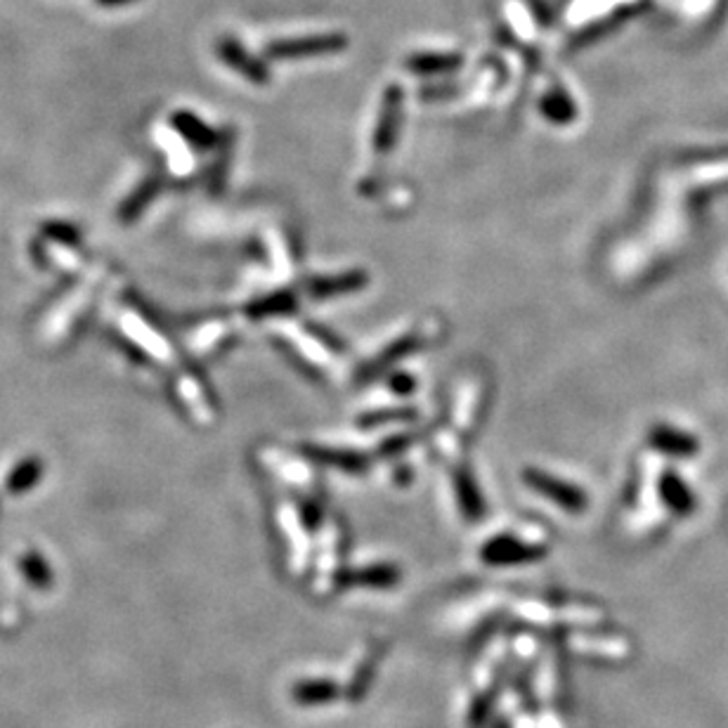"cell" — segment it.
<instances>
[{"label":"cell","instance_id":"6","mask_svg":"<svg viewBox=\"0 0 728 728\" xmlns=\"http://www.w3.org/2000/svg\"><path fill=\"white\" fill-rule=\"evenodd\" d=\"M341 688L331 679H301L291 688V698L301 707H324L338 700Z\"/></svg>","mask_w":728,"mask_h":728},{"label":"cell","instance_id":"2","mask_svg":"<svg viewBox=\"0 0 728 728\" xmlns=\"http://www.w3.org/2000/svg\"><path fill=\"white\" fill-rule=\"evenodd\" d=\"M546 549L539 544H530L525 539H520L516 532H502V535L487 539L480 549V558L487 565H494V568H502V565H520V563H532L544 558Z\"/></svg>","mask_w":728,"mask_h":728},{"label":"cell","instance_id":"10","mask_svg":"<svg viewBox=\"0 0 728 728\" xmlns=\"http://www.w3.org/2000/svg\"><path fill=\"white\" fill-rule=\"evenodd\" d=\"M383 653H386V646H383V648L374 646L372 653L367 655V660H362L360 665H357L353 679H350V686H348V698L353 702L362 700L364 695H367L369 686H372L374 674H376V665H379Z\"/></svg>","mask_w":728,"mask_h":728},{"label":"cell","instance_id":"5","mask_svg":"<svg viewBox=\"0 0 728 728\" xmlns=\"http://www.w3.org/2000/svg\"><path fill=\"white\" fill-rule=\"evenodd\" d=\"M334 582L338 589H350V587L390 589L400 582V572L395 565L379 563V565H369V568H360V570L338 572Z\"/></svg>","mask_w":728,"mask_h":728},{"label":"cell","instance_id":"14","mask_svg":"<svg viewBox=\"0 0 728 728\" xmlns=\"http://www.w3.org/2000/svg\"><path fill=\"white\" fill-rule=\"evenodd\" d=\"M220 55L225 57L227 64H232L234 69H239V71H242L244 76L253 78V81H256V78H265V71H263V69H258V67H253V64L244 62V57H246V55H244L242 48H239V45L234 43V41H232V43H225L223 48H220ZM256 83H258V81H256Z\"/></svg>","mask_w":728,"mask_h":728},{"label":"cell","instance_id":"7","mask_svg":"<svg viewBox=\"0 0 728 728\" xmlns=\"http://www.w3.org/2000/svg\"><path fill=\"white\" fill-rule=\"evenodd\" d=\"M343 48V41L338 36H315L301 38V41H284L272 45L275 57H303V55H320V52H331Z\"/></svg>","mask_w":728,"mask_h":728},{"label":"cell","instance_id":"9","mask_svg":"<svg viewBox=\"0 0 728 728\" xmlns=\"http://www.w3.org/2000/svg\"><path fill=\"white\" fill-rule=\"evenodd\" d=\"M156 194H159V178H154L152 175V178H147L140 187H135L133 194L119 206V213H116V216H119L123 225L135 223V220L142 216V211L156 199Z\"/></svg>","mask_w":728,"mask_h":728},{"label":"cell","instance_id":"8","mask_svg":"<svg viewBox=\"0 0 728 728\" xmlns=\"http://www.w3.org/2000/svg\"><path fill=\"white\" fill-rule=\"evenodd\" d=\"M45 476V461L38 457H26L19 461V464L12 468L10 476H8V492L10 494H26L31 492L34 487L41 483Z\"/></svg>","mask_w":728,"mask_h":728},{"label":"cell","instance_id":"16","mask_svg":"<svg viewBox=\"0 0 728 728\" xmlns=\"http://www.w3.org/2000/svg\"><path fill=\"white\" fill-rule=\"evenodd\" d=\"M95 3H100L102 8H123V5L133 3V0H95Z\"/></svg>","mask_w":728,"mask_h":728},{"label":"cell","instance_id":"3","mask_svg":"<svg viewBox=\"0 0 728 728\" xmlns=\"http://www.w3.org/2000/svg\"><path fill=\"white\" fill-rule=\"evenodd\" d=\"M648 442L653 450H658L665 457L691 459L700 452V442L693 433L676 428L669 424H655L648 433Z\"/></svg>","mask_w":728,"mask_h":728},{"label":"cell","instance_id":"11","mask_svg":"<svg viewBox=\"0 0 728 728\" xmlns=\"http://www.w3.org/2000/svg\"><path fill=\"white\" fill-rule=\"evenodd\" d=\"M19 570H22L24 580L36 589H50L52 587V568L45 558L38 554V551H26V554L19 558Z\"/></svg>","mask_w":728,"mask_h":728},{"label":"cell","instance_id":"13","mask_svg":"<svg viewBox=\"0 0 728 728\" xmlns=\"http://www.w3.org/2000/svg\"><path fill=\"white\" fill-rule=\"evenodd\" d=\"M395 109H398V95L390 97L386 116H383L379 128H376V135H374V149H376V152H388V149L393 147L395 128H398V114H395Z\"/></svg>","mask_w":728,"mask_h":728},{"label":"cell","instance_id":"4","mask_svg":"<svg viewBox=\"0 0 728 728\" xmlns=\"http://www.w3.org/2000/svg\"><path fill=\"white\" fill-rule=\"evenodd\" d=\"M658 494L662 499V504L667 506L674 516H691V513L698 509V499H695V492L691 490V485L686 483L679 473L667 468V471L660 473L658 480Z\"/></svg>","mask_w":728,"mask_h":728},{"label":"cell","instance_id":"1","mask_svg":"<svg viewBox=\"0 0 728 728\" xmlns=\"http://www.w3.org/2000/svg\"><path fill=\"white\" fill-rule=\"evenodd\" d=\"M525 485H528L532 492L542 494L546 502L556 504L558 509L568 513H582L589 506L587 492H584L580 485L558 476H551V473L539 471V468H530V471L525 473Z\"/></svg>","mask_w":728,"mask_h":728},{"label":"cell","instance_id":"12","mask_svg":"<svg viewBox=\"0 0 728 728\" xmlns=\"http://www.w3.org/2000/svg\"><path fill=\"white\" fill-rule=\"evenodd\" d=\"M173 128H178L182 138L194 142L197 147H211L213 138H216V133H213L211 128L204 126L197 116H192L187 112L173 114Z\"/></svg>","mask_w":728,"mask_h":728},{"label":"cell","instance_id":"15","mask_svg":"<svg viewBox=\"0 0 728 728\" xmlns=\"http://www.w3.org/2000/svg\"><path fill=\"white\" fill-rule=\"evenodd\" d=\"M41 234L48 239H55V242L67 244V246H76L81 242V232L76 230L71 223H62V220H50L41 227Z\"/></svg>","mask_w":728,"mask_h":728}]
</instances>
